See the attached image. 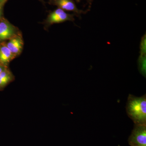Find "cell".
Returning a JSON list of instances; mask_svg holds the SVG:
<instances>
[{"label": "cell", "instance_id": "obj_1", "mask_svg": "<svg viewBox=\"0 0 146 146\" xmlns=\"http://www.w3.org/2000/svg\"><path fill=\"white\" fill-rule=\"evenodd\" d=\"M128 116L135 125H146V95L137 97L131 94L128 97L126 105Z\"/></svg>", "mask_w": 146, "mask_h": 146}, {"label": "cell", "instance_id": "obj_2", "mask_svg": "<svg viewBox=\"0 0 146 146\" xmlns=\"http://www.w3.org/2000/svg\"><path fill=\"white\" fill-rule=\"evenodd\" d=\"M128 143L131 146H146V125H135Z\"/></svg>", "mask_w": 146, "mask_h": 146}, {"label": "cell", "instance_id": "obj_3", "mask_svg": "<svg viewBox=\"0 0 146 146\" xmlns=\"http://www.w3.org/2000/svg\"><path fill=\"white\" fill-rule=\"evenodd\" d=\"M75 14H70L65 11L58 8L52 12H50L47 17V24L52 25L53 24L60 23L66 21H75Z\"/></svg>", "mask_w": 146, "mask_h": 146}, {"label": "cell", "instance_id": "obj_4", "mask_svg": "<svg viewBox=\"0 0 146 146\" xmlns=\"http://www.w3.org/2000/svg\"><path fill=\"white\" fill-rule=\"evenodd\" d=\"M49 3L56 6L65 11H72L76 16H80L81 14H85L88 11H84L79 9L76 5L74 0H49Z\"/></svg>", "mask_w": 146, "mask_h": 146}, {"label": "cell", "instance_id": "obj_5", "mask_svg": "<svg viewBox=\"0 0 146 146\" xmlns=\"http://www.w3.org/2000/svg\"><path fill=\"white\" fill-rule=\"evenodd\" d=\"M16 33V29L8 21L3 19L0 22V42L13 37Z\"/></svg>", "mask_w": 146, "mask_h": 146}, {"label": "cell", "instance_id": "obj_6", "mask_svg": "<svg viewBox=\"0 0 146 146\" xmlns=\"http://www.w3.org/2000/svg\"><path fill=\"white\" fill-rule=\"evenodd\" d=\"M15 57L5 43L3 42L0 44V64L7 67L9 62Z\"/></svg>", "mask_w": 146, "mask_h": 146}, {"label": "cell", "instance_id": "obj_7", "mask_svg": "<svg viewBox=\"0 0 146 146\" xmlns=\"http://www.w3.org/2000/svg\"><path fill=\"white\" fill-rule=\"evenodd\" d=\"M6 44L11 52L16 56L22 52L23 43L20 36H16L11 38Z\"/></svg>", "mask_w": 146, "mask_h": 146}, {"label": "cell", "instance_id": "obj_8", "mask_svg": "<svg viewBox=\"0 0 146 146\" xmlns=\"http://www.w3.org/2000/svg\"><path fill=\"white\" fill-rule=\"evenodd\" d=\"M12 75L6 68L0 74V89L4 88L12 80Z\"/></svg>", "mask_w": 146, "mask_h": 146}, {"label": "cell", "instance_id": "obj_9", "mask_svg": "<svg viewBox=\"0 0 146 146\" xmlns=\"http://www.w3.org/2000/svg\"><path fill=\"white\" fill-rule=\"evenodd\" d=\"M138 69L141 75L146 78V55H140L138 59Z\"/></svg>", "mask_w": 146, "mask_h": 146}, {"label": "cell", "instance_id": "obj_10", "mask_svg": "<svg viewBox=\"0 0 146 146\" xmlns=\"http://www.w3.org/2000/svg\"><path fill=\"white\" fill-rule=\"evenodd\" d=\"M140 55H146V33H145L141 38L140 44Z\"/></svg>", "mask_w": 146, "mask_h": 146}, {"label": "cell", "instance_id": "obj_11", "mask_svg": "<svg viewBox=\"0 0 146 146\" xmlns=\"http://www.w3.org/2000/svg\"><path fill=\"white\" fill-rule=\"evenodd\" d=\"M4 5H0V20L1 19L3 14V7Z\"/></svg>", "mask_w": 146, "mask_h": 146}, {"label": "cell", "instance_id": "obj_12", "mask_svg": "<svg viewBox=\"0 0 146 146\" xmlns=\"http://www.w3.org/2000/svg\"><path fill=\"white\" fill-rule=\"evenodd\" d=\"M7 67H5V66H3V65L0 64V74L1 73L3 72Z\"/></svg>", "mask_w": 146, "mask_h": 146}, {"label": "cell", "instance_id": "obj_13", "mask_svg": "<svg viewBox=\"0 0 146 146\" xmlns=\"http://www.w3.org/2000/svg\"><path fill=\"white\" fill-rule=\"evenodd\" d=\"M7 0H0V5H4Z\"/></svg>", "mask_w": 146, "mask_h": 146}, {"label": "cell", "instance_id": "obj_14", "mask_svg": "<svg viewBox=\"0 0 146 146\" xmlns=\"http://www.w3.org/2000/svg\"><path fill=\"white\" fill-rule=\"evenodd\" d=\"M93 1L94 0H87V2H88V3L89 4V7H91V4H92V2H93Z\"/></svg>", "mask_w": 146, "mask_h": 146}, {"label": "cell", "instance_id": "obj_15", "mask_svg": "<svg viewBox=\"0 0 146 146\" xmlns=\"http://www.w3.org/2000/svg\"><path fill=\"white\" fill-rule=\"evenodd\" d=\"M74 1H75L77 2V3H79L82 0H74Z\"/></svg>", "mask_w": 146, "mask_h": 146}]
</instances>
